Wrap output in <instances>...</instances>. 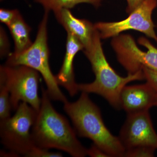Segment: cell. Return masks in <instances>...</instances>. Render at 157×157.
Instances as JSON below:
<instances>
[{"label": "cell", "instance_id": "obj_1", "mask_svg": "<svg viewBox=\"0 0 157 157\" xmlns=\"http://www.w3.org/2000/svg\"><path fill=\"white\" fill-rule=\"evenodd\" d=\"M51 100L42 87L41 106L31 131L35 145L63 151L72 157L86 156L87 149L79 142L67 120L54 108Z\"/></svg>", "mask_w": 157, "mask_h": 157}, {"label": "cell", "instance_id": "obj_2", "mask_svg": "<svg viewBox=\"0 0 157 157\" xmlns=\"http://www.w3.org/2000/svg\"><path fill=\"white\" fill-rule=\"evenodd\" d=\"M82 92L76 101L64 103V110L72 121L78 136L89 138L109 157H124L125 149L119 137L113 135L105 126L101 111Z\"/></svg>", "mask_w": 157, "mask_h": 157}, {"label": "cell", "instance_id": "obj_3", "mask_svg": "<svg viewBox=\"0 0 157 157\" xmlns=\"http://www.w3.org/2000/svg\"><path fill=\"white\" fill-rule=\"evenodd\" d=\"M101 38L97 30L92 43L83 52L89 60L95 79L89 83L78 84V91L95 94L104 98L113 107L121 109V92L129 82L144 79L142 70L126 77L119 75L110 66L102 48Z\"/></svg>", "mask_w": 157, "mask_h": 157}, {"label": "cell", "instance_id": "obj_4", "mask_svg": "<svg viewBox=\"0 0 157 157\" xmlns=\"http://www.w3.org/2000/svg\"><path fill=\"white\" fill-rule=\"evenodd\" d=\"M48 12L45 11L39 25L36 37L30 47L22 53H10L6 65L15 66L23 65L36 70L42 75L51 99L64 103L68 101L57 82L56 76L51 70L49 63V52L48 45Z\"/></svg>", "mask_w": 157, "mask_h": 157}, {"label": "cell", "instance_id": "obj_5", "mask_svg": "<svg viewBox=\"0 0 157 157\" xmlns=\"http://www.w3.org/2000/svg\"><path fill=\"white\" fill-rule=\"evenodd\" d=\"M15 111L13 116L0 120L1 142L17 157H25L36 146L31 131L38 111L25 102H21Z\"/></svg>", "mask_w": 157, "mask_h": 157}, {"label": "cell", "instance_id": "obj_6", "mask_svg": "<svg viewBox=\"0 0 157 157\" xmlns=\"http://www.w3.org/2000/svg\"><path fill=\"white\" fill-rule=\"evenodd\" d=\"M39 78V72L27 66H1L0 80L9 90L12 110H16L21 102H25L39 111L41 104Z\"/></svg>", "mask_w": 157, "mask_h": 157}, {"label": "cell", "instance_id": "obj_7", "mask_svg": "<svg viewBox=\"0 0 157 157\" xmlns=\"http://www.w3.org/2000/svg\"><path fill=\"white\" fill-rule=\"evenodd\" d=\"M138 43L147 51L141 50L129 34H121L113 37L111 45L118 61L128 74L137 73L143 67L157 71V48L145 37L139 38Z\"/></svg>", "mask_w": 157, "mask_h": 157}, {"label": "cell", "instance_id": "obj_8", "mask_svg": "<svg viewBox=\"0 0 157 157\" xmlns=\"http://www.w3.org/2000/svg\"><path fill=\"white\" fill-rule=\"evenodd\" d=\"M157 6V0H144L130 13L128 17L121 21L99 22L94 24L101 39L113 38L126 31H138L157 42V35L152 19L153 11Z\"/></svg>", "mask_w": 157, "mask_h": 157}, {"label": "cell", "instance_id": "obj_9", "mask_svg": "<svg viewBox=\"0 0 157 157\" xmlns=\"http://www.w3.org/2000/svg\"><path fill=\"white\" fill-rule=\"evenodd\" d=\"M125 149L138 147L157 149V134L148 110L128 114L119 137Z\"/></svg>", "mask_w": 157, "mask_h": 157}, {"label": "cell", "instance_id": "obj_10", "mask_svg": "<svg viewBox=\"0 0 157 157\" xmlns=\"http://www.w3.org/2000/svg\"><path fill=\"white\" fill-rule=\"evenodd\" d=\"M157 92L148 82L126 86L120 95L121 108L129 113L149 110L155 106Z\"/></svg>", "mask_w": 157, "mask_h": 157}, {"label": "cell", "instance_id": "obj_11", "mask_svg": "<svg viewBox=\"0 0 157 157\" xmlns=\"http://www.w3.org/2000/svg\"><path fill=\"white\" fill-rule=\"evenodd\" d=\"M83 49L84 47L80 41L72 34L67 33L66 53L61 67L56 78L59 85L64 88L71 97L78 92V83L75 81L73 60L76 54Z\"/></svg>", "mask_w": 157, "mask_h": 157}, {"label": "cell", "instance_id": "obj_12", "mask_svg": "<svg viewBox=\"0 0 157 157\" xmlns=\"http://www.w3.org/2000/svg\"><path fill=\"white\" fill-rule=\"evenodd\" d=\"M54 14L67 33L76 37L83 45L84 49L90 46L96 32L94 25L86 20L75 17L69 9H63Z\"/></svg>", "mask_w": 157, "mask_h": 157}, {"label": "cell", "instance_id": "obj_13", "mask_svg": "<svg viewBox=\"0 0 157 157\" xmlns=\"http://www.w3.org/2000/svg\"><path fill=\"white\" fill-rule=\"evenodd\" d=\"M14 40L15 54L22 53L33 44L30 39L31 28L25 21L20 13L8 26Z\"/></svg>", "mask_w": 157, "mask_h": 157}, {"label": "cell", "instance_id": "obj_14", "mask_svg": "<svg viewBox=\"0 0 157 157\" xmlns=\"http://www.w3.org/2000/svg\"><path fill=\"white\" fill-rule=\"evenodd\" d=\"M35 2L42 5L45 11H52L55 13L64 9H72L82 3L90 4L97 8L101 6V0H35Z\"/></svg>", "mask_w": 157, "mask_h": 157}, {"label": "cell", "instance_id": "obj_15", "mask_svg": "<svg viewBox=\"0 0 157 157\" xmlns=\"http://www.w3.org/2000/svg\"><path fill=\"white\" fill-rule=\"evenodd\" d=\"M11 110L9 90L6 83L0 80V120L10 117Z\"/></svg>", "mask_w": 157, "mask_h": 157}, {"label": "cell", "instance_id": "obj_16", "mask_svg": "<svg viewBox=\"0 0 157 157\" xmlns=\"http://www.w3.org/2000/svg\"><path fill=\"white\" fill-rule=\"evenodd\" d=\"M155 150V149L147 147H138L126 150L124 157H154Z\"/></svg>", "mask_w": 157, "mask_h": 157}, {"label": "cell", "instance_id": "obj_17", "mask_svg": "<svg viewBox=\"0 0 157 157\" xmlns=\"http://www.w3.org/2000/svg\"><path fill=\"white\" fill-rule=\"evenodd\" d=\"M63 155L59 152L51 151L48 149L35 146L28 154L27 157H61Z\"/></svg>", "mask_w": 157, "mask_h": 157}, {"label": "cell", "instance_id": "obj_18", "mask_svg": "<svg viewBox=\"0 0 157 157\" xmlns=\"http://www.w3.org/2000/svg\"><path fill=\"white\" fill-rule=\"evenodd\" d=\"M19 14V11L17 9L9 10L1 9H0V21L8 26Z\"/></svg>", "mask_w": 157, "mask_h": 157}, {"label": "cell", "instance_id": "obj_19", "mask_svg": "<svg viewBox=\"0 0 157 157\" xmlns=\"http://www.w3.org/2000/svg\"><path fill=\"white\" fill-rule=\"evenodd\" d=\"M144 79L157 92V71L145 67L142 68Z\"/></svg>", "mask_w": 157, "mask_h": 157}, {"label": "cell", "instance_id": "obj_20", "mask_svg": "<svg viewBox=\"0 0 157 157\" xmlns=\"http://www.w3.org/2000/svg\"><path fill=\"white\" fill-rule=\"evenodd\" d=\"M9 43L8 37L3 28L0 29V55L1 57L9 56Z\"/></svg>", "mask_w": 157, "mask_h": 157}, {"label": "cell", "instance_id": "obj_21", "mask_svg": "<svg viewBox=\"0 0 157 157\" xmlns=\"http://www.w3.org/2000/svg\"><path fill=\"white\" fill-rule=\"evenodd\" d=\"M87 155L92 157H109L106 152L94 144H93L89 148L87 149Z\"/></svg>", "mask_w": 157, "mask_h": 157}, {"label": "cell", "instance_id": "obj_22", "mask_svg": "<svg viewBox=\"0 0 157 157\" xmlns=\"http://www.w3.org/2000/svg\"><path fill=\"white\" fill-rule=\"evenodd\" d=\"M144 1V0H126L127 13L128 14L132 13Z\"/></svg>", "mask_w": 157, "mask_h": 157}, {"label": "cell", "instance_id": "obj_23", "mask_svg": "<svg viewBox=\"0 0 157 157\" xmlns=\"http://www.w3.org/2000/svg\"><path fill=\"white\" fill-rule=\"evenodd\" d=\"M155 106H157V98L156 102L155 105Z\"/></svg>", "mask_w": 157, "mask_h": 157}, {"label": "cell", "instance_id": "obj_24", "mask_svg": "<svg viewBox=\"0 0 157 157\" xmlns=\"http://www.w3.org/2000/svg\"><path fill=\"white\" fill-rule=\"evenodd\" d=\"M1 1H2V0H1Z\"/></svg>", "mask_w": 157, "mask_h": 157}]
</instances>
